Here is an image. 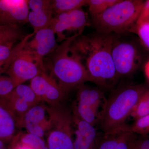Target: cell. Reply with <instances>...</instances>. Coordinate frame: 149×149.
I'll return each mask as SVG.
<instances>
[{
  "mask_svg": "<svg viewBox=\"0 0 149 149\" xmlns=\"http://www.w3.org/2000/svg\"><path fill=\"white\" fill-rule=\"evenodd\" d=\"M133 32L137 34L141 42L149 51V20L136 23Z\"/></svg>",
  "mask_w": 149,
  "mask_h": 149,
  "instance_id": "cb8c5ba5",
  "label": "cell"
},
{
  "mask_svg": "<svg viewBox=\"0 0 149 149\" xmlns=\"http://www.w3.org/2000/svg\"><path fill=\"white\" fill-rule=\"evenodd\" d=\"M144 95L146 96V97L147 101H148V103L149 106V88H147L146 91H145V93H144Z\"/></svg>",
  "mask_w": 149,
  "mask_h": 149,
  "instance_id": "4dcf8cb0",
  "label": "cell"
},
{
  "mask_svg": "<svg viewBox=\"0 0 149 149\" xmlns=\"http://www.w3.org/2000/svg\"><path fill=\"white\" fill-rule=\"evenodd\" d=\"M35 33L27 35L18 44L10 42L0 45V74L5 72L13 58L19 50L24 47L26 42L32 38Z\"/></svg>",
  "mask_w": 149,
  "mask_h": 149,
  "instance_id": "e0dca14e",
  "label": "cell"
},
{
  "mask_svg": "<svg viewBox=\"0 0 149 149\" xmlns=\"http://www.w3.org/2000/svg\"><path fill=\"white\" fill-rule=\"evenodd\" d=\"M46 106L39 103L32 107L24 116L22 127L27 133L43 138L50 127V122L46 117Z\"/></svg>",
  "mask_w": 149,
  "mask_h": 149,
  "instance_id": "5bb4252c",
  "label": "cell"
},
{
  "mask_svg": "<svg viewBox=\"0 0 149 149\" xmlns=\"http://www.w3.org/2000/svg\"><path fill=\"white\" fill-rule=\"evenodd\" d=\"M120 0H88V6L92 18L100 15Z\"/></svg>",
  "mask_w": 149,
  "mask_h": 149,
  "instance_id": "7402d4cb",
  "label": "cell"
},
{
  "mask_svg": "<svg viewBox=\"0 0 149 149\" xmlns=\"http://www.w3.org/2000/svg\"><path fill=\"white\" fill-rule=\"evenodd\" d=\"M145 2L141 0H120L100 15L92 18L96 31L104 33L133 32Z\"/></svg>",
  "mask_w": 149,
  "mask_h": 149,
  "instance_id": "277c9868",
  "label": "cell"
},
{
  "mask_svg": "<svg viewBox=\"0 0 149 149\" xmlns=\"http://www.w3.org/2000/svg\"><path fill=\"white\" fill-rule=\"evenodd\" d=\"M2 98L7 104L16 118L18 128H21L24 116L32 107L23 99L9 94Z\"/></svg>",
  "mask_w": 149,
  "mask_h": 149,
  "instance_id": "ac0fdd59",
  "label": "cell"
},
{
  "mask_svg": "<svg viewBox=\"0 0 149 149\" xmlns=\"http://www.w3.org/2000/svg\"><path fill=\"white\" fill-rule=\"evenodd\" d=\"M29 12L28 0H0V25L26 24Z\"/></svg>",
  "mask_w": 149,
  "mask_h": 149,
  "instance_id": "8fae6325",
  "label": "cell"
},
{
  "mask_svg": "<svg viewBox=\"0 0 149 149\" xmlns=\"http://www.w3.org/2000/svg\"><path fill=\"white\" fill-rule=\"evenodd\" d=\"M0 149H6L5 147L3 141L0 139Z\"/></svg>",
  "mask_w": 149,
  "mask_h": 149,
  "instance_id": "1f68e13d",
  "label": "cell"
},
{
  "mask_svg": "<svg viewBox=\"0 0 149 149\" xmlns=\"http://www.w3.org/2000/svg\"><path fill=\"white\" fill-rule=\"evenodd\" d=\"M29 12L28 22L34 29V33L49 27L54 16L52 1L28 0Z\"/></svg>",
  "mask_w": 149,
  "mask_h": 149,
  "instance_id": "4fadbf2b",
  "label": "cell"
},
{
  "mask_svg": "<svg viewBox=\"0 0 149 149\" xmlns=\"http://www.w3.org/2000/svg\"><path fill=\"white\" fill-rule=\"evenodd\" d=\"M149 126V114L136 119V121L130 125L131 131L136 134L143 136Z\"/></svg>",
  "mask_w": 149,
  "mask_h": 149,
  "instance_id": "d4e9b609",
  "label": "cell"
},
{
  "mask_svg": "<svg viewBox=\"0 0 149 149\" xmlns=\"http://www.w3.org/2000/svg\"><path fill=\"white\" fill-rule=\"evenodd\" d=\"M143 10L146 13H149V5L147 3L145 2L143 8Z\"/></svg>",
  "mask_w": 149,
  "mask_h": 149,
  "instance_id": "f546056e",
  "label": "cell"
},
{
  "mask_svg": "<svg viewBox=\"0 0 149 149\" xmlns=\"http://www.w3.org/2000/svg\"><path fill=\"white\" fill-rule=\"evenodd\" d=\"M88 13L82 8L54 15L49 27L55 33L57 42H62L82 35L90 25Z\"/></svg>",
  "mask_w": 149,
  "mask_h": 149,
  "instance_id": "ba28073f",
  "label": "cell"
},
{
  "mask_svg": "<svg viewBox=\"0 0 149 149\" xmlns=\"http://www.w3.org/2000/svg\"><path fill=\"white\" fill-rule=\"evenodd\" d=\"M144 71H145V74H146L147 78L149 80V60L145 65V67H144Z\"/></svg>",
  "mask_w": 149,
  "mask_h": 149,
  "instance_id": "f1b7e54d",
  "label": "cell"
},
{
  "mask_svg": "<svg viewBox=\"0 0 149 149\" xmlns=\"http://www.w3.org/2000/svg\"><path fill=\"white\" fill-rule=\"evenodd\" d=\"M10 94L23 99L32 106L41 102L29 85L23 84L17 85Z\"/></svg>",
  "mask_w": 149,
  "mask_h": 149,
  "instance_id": "44dd1931",
  "label": "cell"
},
{
  "mask_svg": "<svg viewBox=\"0 0 149 149\" xmlns=\"http://www.w3.org/2000/svg\"><path fill=\"white\" fill-rule=\"evenodd\" d=\"M58 46L55 33L49 27L35 33L26 42L24 47L44 60L45 57L52 53Z\"/></svg>",
  "mask_w": 149,
  "mask_h": 149,
  "instance_id": "7c38bea8",
  "label": "cell"
},
{
  "mask_svg": "<svg viewBox=\"0 0 149 149\" xmlns=\"http://www.w3.org/2000/svg\"><path fill=\"white\" fill-rule=\"evenodd\" d=\"M88 0H53L52 1L54 15L68 12L88 5Z\"/></svg>",
  "mask_w": 149,
  "mask_h": 149,
  "instance_id": "d6986e66",
  "label": "cell"
},
{
  "mask_svg": "<svg viewBox=\"0 0 149 149\" xmlns=\"http://www.w3.org/2000/svg\"><path fill=\"white\" fill-rule=\"evenodd\" d=\"M29 86L41 102L50 105L63 103L67 94L46 71L30 80Z\"/></svg>",
  "mask_w": 149,
  "mask_h": 149,
  "instance_id": "30bf717a",
  "label": "cell"
},
{
  "mask_svg": "<svg viewBox=\"0 0 149 149\" xmlns=\"http://www.w3.org/2000/svg\"><path fill=\"white\" fill-rule=\"evenodd\" d=\"M18 128L16 118L7 104L0 98V139L4 142L12 140Z\"/></svg>",
  "mask_w": 149,
  "mask_h": 149,
  "instance_id": "9a60e30c",
  "label": "cell"
},
{
  "mask_svg": "<svg viewBox=\"0 0 149 149\" xmlns=\"http://www.w3.org/2000/svg\"><path fill=\"white\" fill-rule=\"evenodd\" d=\"M24 47L14 56L5 72L16 86L31 80L46 71L44 60Z\"/></svg>",
  "mask_w": 149,
  "mask_h": 149,
  "instance_id": "52a82bcc",
  "label": "cell"
},
{
  "mask_svg": "<svg viewBox=\"0 0 149 149\" xmlns=\"http://www.w3.org/2000/svg\"><path fill=\"white\" fill-rule=\"evenodd\" d=\"M147 136L136 139L132 149H149V137Z\"/></svg>",
  "mask_w": 149,
  "mask_h": 149,
  "instance_id": "4316f807",
  "label": "cell"
},
{
  "mask_svg": "<svg viewBox=\"0 0 149 149\" xmlns=\"http://www.w3.org/2000/svg\"><path fill=\"white\" fill-rule=\"evenodd\" d=\"M72 39L65 40L50 54L46 71L67 93L91 80L80 58L71 45Z\"/></svg>",
  "mask_w": 149,
  "mask_h": 149,
  "instance_id": "7a4b0ae2",
  "label": "cell"
},
{
  "mask_svg": "<svg viewBox=\"0 0 149 149\" xmlns=\"http://www.w3.org/2000/svg\"><path fill=\"white\" fill-rule=\"evenodd\" d=\"M25 36L19 25H0V45L21 41Z\"/></svg>",
  "mask_w": 149,
  "mask_h": 149,
  "instance_id": "ffe728a7",
  "label": "cell"
},
{
  "mask_svg": "<svg viewBox=\"0 0 149 149\" xmlns=\"http://www.w3.org/2000/svg\"><path fill=\"white\" fill-rule=\"evenodd\" d=\"M113 38V34L96 31L71 42L91 82L105 88H111L118 79L111 55Z\"/></svg>",
  "mask_w": 149,
  "mask_h": 149,
  "instance_id": "6da1fadb",
  "label": "cell"
},
{
  "mask_svg": "<svg viewBox=\"0 0 149 149\" xmlns=\"http://www.w3.org/2000/svg\"><path fill=\"white\" fill-rule=\"evenodd\" d=\"M148 134H149V126L148 128H147V130L145 131V132H144L143 134V135L142 136H148Z\"/></svg>",
  "mask_w": 149,
  "mask_h": 149,
  "instance_id": "d6a6232c",
  "label": "cell"
},
{
  "mask_svg": "<svg viewBox=\"0 0 149 149\" xmlns=\"http://www.w3.org/2000/svg\"><path fill=\"white\" fill-rule=\"evenodd\" d=\"M147 88L142 85H126L111 93L106 100L98 123L104 134L125 124Z\"/></svg>",
  "mask_w": 149,
  "mask_h": 149,
  "instance_id": "3957f363",
  "label": "cell"
},
{
  "mask_svg": "<svg viewBox=\"0 0 149 149\" xmlns=\"http://www.w3.org/2000/svg\"><path fill=\"white\" fill-rule=\"evenodd\" d=\"M126 33L113 34L111 55L118 78L133 74L142 61L138 47L125 37Z\"/></svg>",
  "mask_w": 149,
  "mask_h": 149,
  "instance_id": "8992f818",
  "label": "cell"
},
{
  "mask_svg": "<svg viewBox=\"0 0 149 149\" xmlns=\"http://www.w3.org/2000/svg\"><path fill=\"white\" fill-rule=\"evenodd\" d=\"M19 135V142L27 144L33 149H49L42 138L28 133Z\"/></svg>",
  "mask_w": 149,
  "mask_h": 149,
  "instance_id": "603a6c76",
  "label": "cell"
},
{
  "mask_svg": "<svg viewBox=\"0 0 149 149\" xmlns=\"http://www.w3.org/2000/svg\"><path fill=\"white\" fill-rule=\"evenodd\" d=\"M46 110L50 122L47 133L49 149H74L72 141L73 117L64 104L49 105Z\"/></svg>",
  "mask_w": 149,
  "mask_h": 149,
  "instance_id": "5b68a950",
  "label": "cell"
},
{
  "mask_svg": "<svg viewBox=\"0 0 149 149\" xmlns=\"http://www.w3.org/2000/svg\"><path fill=\"white\" fill-rule=\"evenodd\" d=\"M75 116L95 126L101 116L99 108L104 100L102 91L84 85L78 87Z\"/></svg>",
  "mask_w": 149,
  "mask_h": 149,
  "instance_id": "9c48e42d",
  "label": "cell"
},
{
  "mask_svg": "<svg viewBox=\"0 0 149 149\" xmlns=\"http://www.w3.org/2000/svg\"><path fill=\"white\" fill-rule=\"evenodd\" d=\"M13 149H33L27 144L19 142L17 143L14 147Z\"/></svg>",
  "mask_w": 149,
  "mask_h": 149,
  "instance_id": "83f0119b",
  "label": "cell"
},
{
  "mask_svg": "<svg viewBox=\"0 0 149 149\" xmlns=\"http://www.w3.org/2000/svg\"><path fill=\"white\" fill-rule=\"evenodd\" d=\"M15 87L13 81L9 76L0 74V97L8 95Z\"/></svg>",
  "mask_w": 149,
  "mask_h": 149,
  "instance_id": "484cf974",
  "label": "cell"
},
{
  "mask_svg": "<svg viewBox=\"0 0 149 149\" xmlns=\"http://www.w3.org/2000/svg\"><path fill=\"white\" fill-rule=\"evenodd\" d=\"M73 120L77 125L75 131L74 149H89L97 136V131L94 125L74 116Z\"/></svg>",
  "mask_w": 149,
  "mask_h": 149,
  "instance_id": "2e32d148",
  "label": "cell"
}]
</instances>
